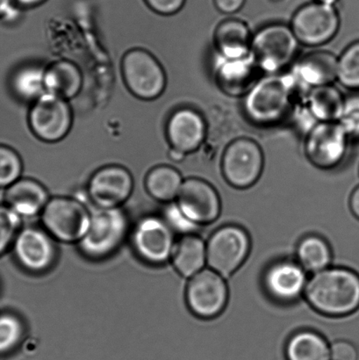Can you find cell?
Instances as JSON below:
<instances>
[{"instance_id":"obj_12","label":"cell","mask_w":359,"mask_h":360,"mask_svg":"<svg viewBox=\"0 0 359 360\" xmlns=\"http://www.w3.org/2000/svg\"><path fill=\"white\" fill-rule=\"evenodd\" d=\"M132 243L141 259L148 264H163L174 254V231L164 218L146 217L133 228Z\"/></svg>"},{"instance_id":"obj_7","label":"cell","mask_w":359,"mask_h":360,"mask_svg":"<svg viewBox=\"0 0 359 360\" xmlns=\"http://www.w3.org/2000/svg\"><path fill=\"white\" fill-rule=\"evenodd\" d=\"M122 74L129 91L141 100L159 97L167 86L163 67L144 49H135L126 53L122 60Z\"/></svg>"},{"instance_id":"obj_35","label":"cell","mask_w":359,"mask_h":360,"mask_svg":"<svg viewBox=\"0 0 359 360\" xmlns=\"http://www.w3.org/2000/svg\"><path fill=\"white\" fill-rule=\"evenodd\" d=\"M163 218L172 231L184 234V236L193 234L200 227L199 225L185 217L176 202H170L168 205L165 208Z\"/></svg>"},{"instance_id":"obj_32","label":"cell","mask_w":359,"mask_h":360,"mask_svg":"<svg viewBox=\"0 0 359 360\" xmlns=\"http://www.w3.org/2000/svg\"><path fill=\"white\" fill-rule=\"evenodd\" d=\"M24 326L19 317L6 313L0 315V354H8L20 345Z\"/></svg>"},{"instance_id":"obj_13","label":"cell","mask_w":359,"mask_h":360,"mask_svg":"<svg viewBox=\"0 0 359 360\" xmlns=\"http://www.w3.org/2000/svg\"><path fill=\"white\" fill-rule=\"evenodd\" d=\"M228 290L223 275L203 269L191 278L186 288V302L195 316L210 319L219 316L227 305Z\"/></svg>"},{"instance_id":"obj_27","label":"cell","mask_w":359,"mask_h":360,"mask_svg":"<svg viewBox=\"0 0 359 360\" xmlns=\"http://www.w3.org/2000/svg\"><path fill=\"white\" fill-rule=\"evenodd\" d=\"M184 180L179 172L169 165H160L148 174L145 186L148 193L162 202L177 199Z\"/></svg>"},{"instance_id":"obj_34","label":"cell","mask_w":359,"mask_h":360,"mask_svg":"<svg viewBox=\"0 0 359 360\" xmlns=\"http://www.w3.org/2000/svg\"><path fill=\"white\" fill-rule=\"evenodd\" d=\"M339 122L349 137L359 139V93L344 98Z\"/></svg>"},{"instance_id":"obj_38","label":"cell","mask_w":359,"mask_h":360,"mask_svg":"<svg viewBox=\"0 0 359 360\" xmlns=\"http://www.w3.org/2000/svg\"><path fill=\"white\" fill-rule=\"evenodd\" d=\"M247 0H214L216 7L221 13L231 15L244 8Z\"/></svg>"},{"instance_id":"obj_30","label":"cell","mask_w":359,"mask_h":360,"mask_svg":"<svg viewBox=\"0 0 359 360\" xmlns=\"http://www.w3.org/2000/svg\"><path fill=\"white\" fill-rule=\"evenodd\" d=\"M337 80L351 90H359V41L344 49L337 63Z\"/></svg>"},{"instance_id":"obj_15","label":"cell","mask_w":359,"mask_h":360,"mask_svg":"<svg viewBox=\"0 0 359 360\" xmlns=\"http://www.w3.org/2000/svg\"><path fill=\"white\" fill-rule=\"evenodd\" d=\"M176 200L185 217L197 225L211 224L219 217L220 197L205 180L196 178L184 180Z\"/></svg>"},{"instance_id":"obj_41","label":"cell","mask_w":359,"mask_h":360,"mask_svg":"<svg viewBox=\"0 0 359 360\" xmlns=\"http://www.w3.org/2000/svg\"><path fill=\"white\" fill-rule=\"evenodd\" d=\"M45 0H14V2L22 7H34L41 5Z\"/></svg>"},{"instance_id":"obj_28","label":"cell","mask_w":359,"mask_h":360,"mask_svg":"<svg viewBox=\"0 0 359 360\" xmlns=\"http://www.w3.org/2000/svg\"><path fill=\"white\" fill-rule=\"evenodd\" d=\"M10 84L20 100L34 102L46 93L45 69L37 65L22 66L13 72Z\"/></svg>"},{"instance_id":"obj_29","label":"cell","mask_w":359,"mask_h":360,"mask_svg":"<svg viewBox=\"0 0 359 360\" xmlns=\"http://www.w3.org/2000/svg\"><path fill=\"white\" fill-rule=\"evenodd\" d=\"M297 259L306 271L318 273L329 267L332 259V250L325 239L308 236L299 243Z\"/></svg>"},{"instance_id":"obj_42","label":"cell","mask_w":359,"mask_h":360,"mask_svg":"<svg viewBox=\"0 0 359 360\" xmlns=\"http://www.w3.org/2000/svg\"><path fill=\"white\" fill-rule=\"evenodd\" d=\"M186 154L181 153L178 150L172 149L171 150L170 157L172 160L176 162H181L185 158Z\"/></svg>"},{"instance_id":"obj_23","label":"cell","mask_w":359,"mask_h":360,"mask_svg":"<svg viewBox=\"0 0 359 360\" xmlns=\"http://www.w3.org/2000/svg\"><path fill=\"white\" fill-rule=\"evenodd\" d=\"M344 98L332 84L312 88L303 100V105L316 122H339Z\"/></svg>"},{"instance_id":"obj_20","label":"cell","mask_w":359,"mask_h":360,"mask_svg":"<svg viewBox=\"0 0 359 360\" xmlns=\"http://www.w3.org/2000/svg\"><path fill=\"white\" fill-rule=\"evenodd\" d=\"M339 59L332 53L314 51L302 56L295 63L292 74L306 90L332 84L337 79Z\"/></svg>"},{"instance_id":"obj_4","label":"cell","mask_w":359,"mask_h":360,"mask_svg":"<svg viewBox=\"0 0 359 360\" xmlns=\"http://www.w3.org/2000/svg\"><path fill=\"white\" fill-rule=\"evenodd\" d=\"M299 44L291 27L269 24L253 35L251 55L261 72L276 74L294 61Z\"/></svg>"},{"instance_id":"obj_14","label":"cell","mask_w":359,"mask_h":360,"mask_svg":"<svg viewBox=\"0 0 359 360\" xmlns=\"http://www.w3.org/2000/svg\"><path fill=\"white\" fill-rule=\"evenodd\" d=\"M53 239L45 229H20L13 245L14 256L24 269L34 274L44 273L55 263L56 250Z\"/></svg>"},{"instance_id":"obj_3","label":"cell","mask_w":359,"mask_h":360,"mask_svg":"<svg viewBox=\"0 0 359 360\" xmlns=\"http://www.w3.org/2000/svg\"><path fill=\"white\" fill-rule=\"evenodd\" d=\"M129 231V220L121 207L95 208L91 211L89 227L79 243L84 256L105 259L122 245Z\"/></svg>"},{"instance_id":"obj_16","label":"cell","mask_w":359,"mask_h":360,"mask_svg":"<svg viewBox=\"0 0 359 360\" xmlns=\"http://www.w3.org/2000/svg\"><path fill=\"white\" fill-rule=\"evenodd\" d=\"M133 180L126 168L109 165L98 170L88 184V194L95 207H119L131 195Z\"/></svg>"},{"instance_id":"obj_40","label":"cell","mask_w":359,"mask_h":360,"mask_svg":"<svg viewBox=\"0 0 359 360\" xmlns=\"http://www.w3.org/2000/svg\"><path fill=\"white\" fill-rule=\"evenodd\" d=\"M351 208L355 217L359 219V186L355 189L351 198Z\"/></svg>"},{"instance_id":"obj_5","label":"cell","mask_w":359,"mask_h":360,"mask_svg":"<svg viewBox=\"0 0 359 360\" xmlns=\"http://www.w3.org/2000/svg\"><path fill=\"white\" fill-rule=\"evenodd\" d=\"M91 211L72 198L56 197L41 212L44 229L53 238L63 243H79L89 227Z\"/></svg>"},{"instance_id":"obj_1","label":"cell","mask_w":359,"mask_h":360,"mask_svg":"<svg viewBox=\"0 0 359 360\" xmlns=\"http://www.w3.org/2000/svg\"><path fill=\"white\" fill-rule=\"evenodd\" d=\"M308 91L293 74H270L262 77L245 95L242 109L253 124L272 127L279 124L294 110L295 98Z\"/></svg>"},{"instance_id":"obj_43","label":"cell","mask_w":359,"mask_h":360,"mask_svg":"<svg viewBox=\"0 0 359 360\" xmlns=\"http://www.w3.org/2000/svg\"><path fill=\"white\" fill-rule=\"evenodd\" d=\"M313 1L328 4V5H337L339 0H313Z\"/></svg>"},{"instance_id":"obj_18","label":"cell","mask_w":359,"mask_h":360,"mask_svg":"<svg viewBox=\"0 0 359 360\" xmlns=\"http://www.w3.org/2000/svg\"><path fill=\"white\" fill-rule=\"evenodd\" d=\"M307 271L298 262L280 260L267 268L263 281L267 294L275 301L288 303L304 294L308 284Z\"/></svg>"},{"instance_id":"obj_33","label":"cell","mask_w":359,"mask_h":360,"mask_svg":"<svg viewBox=\"0 0 359 360\" xmlns=\"http://www.w3.org/2000/svg\"><path fill=\"white\" fill-rule=\"evenodd\" d=\"M21 218L6 205H0V255L13 245L20 231Z\"/></svg>"},{"instance_id":"obj_8","label":"cell","mask_w":359,"mask_h":360,"mask_svg":"<svg viewBox=\"0 0 359 360\" xmlns=\"http://www.w3.org/2000/svg\"><path fill=\"white\" fill-rule=\"evenodd\" d=\"M265 158L256 141L235 139L228 144L221 160V171L225 179L237 188H248L258 181L262 174Z\"/></svg>"},{"instance_id":"obj_26","label":"cell","mask_w":359,"mask_h":360,"mask_svg":"<svg viewBox=\"0 0 359 360\" xmlns=\"http://www.w3.org/2000/svg\"><path fill=\"white\" fill-rule=\"evenodd\" d=\"M285 355L287 360H330V345L319 333L300 331L287 342Z\"/></svg>"},{"instance_id":"obj_10","label":"cell","mask_w":359,"mask_h":360,"mask_svg":"<svg viewBox=\"0 0 359 360\" xmlns=\"http://www.w3.org/2000/svg\"><path fill=\"white\" fill-rule=\"evenodd\" d=\"M28 123L39 139L47 143L59 142L72 129V108L65 98L45 93L33 102Z\"/></svg>"},{"instance_id":"obj_25","label":"cell","mask_w":359,"mask_h":360,"mask_svg":"<svg viewBox=\"0 0 359 360\" xmlns=\"http://www.w3.org/2000/svg\"><path fill=\"white\" fill-rule=\"evenodd\" d=\"M171 259L179 274L192 278L207 264V245L198 236H184L176 243Z\"/></svg>"},{"instance_id":"obj_37","label":"cell","mask_w":359,"mask_h":360,"mask_svg":"<svg viewBox=\"0 0 359 360\" xmlns=\"http://www.w3.org/2000/svg\"><path fill=\"white\" fill-rule=\"evenodd\" d=\"M151 9L162 15H174L185 6L188 0H145Z\"/></svg>"},{"instance_id":"obj_24","label":"cell","mask_w":359,"mask_h":360,"mask_svg":"<svg viewBox=\"0 0 359 360\" xmlns=\"http://www.w3.org/2000/svg\"><path fill=\"white\" fill-rule=\"evenodd\" d=\"M82 84V74L73 63L58 61L45 70L46 93L66 101L79 94Z\"/></svg>"},{"instance_id":"obj_2","label":"cell","mask_w":359,"mask_h":360,"mask_svg":"<svg viewBox=\"0 0 359 360\" xmlns=\"http://www.w3.org/2000/svg\"><path fill=\"white\" fill-rule=\"evenodd\" d=\"M304 294L309 304L320 313L349 315L359 308V276L346 268L328 267L313 274Z\"/></svg>"},{"instance_id":"obj_44","label":"cell","mask_w":359,"mask_h":360,"mask_svg":"<svg viewBox=\"0 0 359 360\" xmlns=\"http://www.w3.org/2000/svg\"><path fill=\"white\" fill-rule=\"evenodd\" d=\"M270 1L274 2V3H280V2H282L283 0H270Z\"/></svg>"},{"instance_id":"obj_39","label":"cell","mask_w":359,"mask_h":360,"mask_svg":"<svg viewBox=\"0 0 359 360\" xmlns=\"http://www.w3.org/2000/svg\"><path fill=\"white\" fill-rule=\"evenodd\" d=\"M14 0H0V20L11 21L17 15Z\"/></svg>"},{"instance_id":"obj_11","label":"cell","mask_w":359,"mask_h":360,"mask_svg":"<svg viewBox=\"0 0 359 360\" xmlns=\"http://www.w3.org/2000/svg\"><path fill=\"white\" fill-rule=\"evenodd\" d=\"M348 139L349 136L339 122L315 123L306 139V156L315 167L330 170L346 158Z\"/></svg>"},{"instance_id":"obj_17","label":"cell","mask_w":359,"mask_h":360,"mask_svg":"<svg viewBox=\"0 0 359 360\" xmlns=\"http://www.w3.org/2000/svg\"><path fill=\"white\" fill-rule=\"evenodd\" d=\"M258 65L251 54L239 58L218 55L214 59V75L217 86L230 97L245 96L260 79Z\"/></svg>"},{"instance_id":"obj_6","label":"cell","mask_w":359,"mask_h":360,"mask_svg":"<svg viewBox=\"0 0 359 360\" xmlns=\"http://www.w3.org/2000/svg\"><path fill=\"white\" fill-rule=\"evenodd\" d=\"M340 23L336 5L312 1L295 11L291 28L300 44L319 47L336 37Z\"/></svg>"},{"instance_id":"obj_9","label":"cell","mask_w":359,"mask_h":360,"mask_svg":"<svg viewBox=\"0 0 359 360\" xmlns=\"http://www.w3.org/2000/svg\"><path fill=\"white\" fill-rule=\"evenodd\" d=\"M251 241L247 233L238 226L218 229L207 243V264L223 277L230 276L247 259Z\"/></svg>"},{"instance_id":"obj_21","label":"cell","mask_w":359,"mask_h":360,"mask_svg":"<svg viewBox=\"0 0 359 360\" xmlns=\"http://www.w3.org/2000/svg\"><path fill=\"white\" fill-rule=\"evenodd\" d=\"M49 200L45 187L32 179H18L7 187L5 193L6 206L21 219L41 214Z\"/></svg>"},{"instance_id":"obj_19","label":"cell","mask_w":359,"mask_h":360,"mask_svg":"<svg viewBox=\"0 0 359 360\" xmlns=\"http://www.w3.org/2000/svg\"><path fill=\"white\" fill-rule=\"evenodd\" d=\"M207 129V122L200 112L192 108H181L169 119L167 139L172 149L188 155L202 146Z\"/></svg>"},{"instance_id":"obj_22","label":"cell","mask_w":359,"mask_h":360,"mask_svg":"<svg viewBox=\"0 0 359 360\" xmlns=\"http://www.w3.org/2000/svg\"><path fill=\"white\" fill-rule=\"evenodd\" d=\"M252 37L244 21L235 18L221 21L214 32L218 55L226 58H239L251 54Z\"/></svg>"},{"instance_id":"obj_31","label":"cell","mask_w":359,"mask_h":360,"mask_svg":"<svg viewBox=\"0 0 359 360\" xmlns=\"http://www.w3.org/2000/svg\"><path fill=\"white\" fill-rule=\"evenodd\" d=\"M23 163L13 148L0 144V188H7L21 178Z\"/></svg>"},{"instance_id":"obj_36","label":"cell","mask_w":359,"mask_h":360,"mask_svg":"<svg viewBox=\"0 0 359 360\" xmlns=\"http://www.w3.org/2000/svg\"><path fill=\"white\" fill-rule=\"evenodd\" d=\"M356 345L346 340H337L330 345V360H358Z\"/></svg>"}]
</instances>
